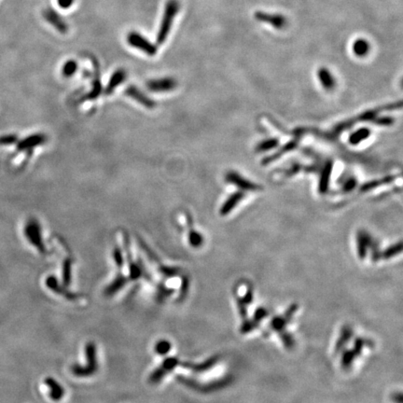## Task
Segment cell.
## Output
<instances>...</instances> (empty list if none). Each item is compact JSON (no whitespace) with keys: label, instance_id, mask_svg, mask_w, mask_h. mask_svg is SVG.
<instances>
[{"label":"cell","instance_id":"obj_12","mask_svg":"<svg viewBox=\"0 0 403 403\" xmlns=\"http://www.w3.org/2000/svg\"><path fill=\"white\" fill-rule=\"evenodd\" d=\"M332 168H334V162H332V160H328L326 162V164H324V166L321 170L320 183H318V190L321 194H327L328 186H330V176L332 173Z\"/></svg>","mask_w":403,"mask_h":403},{"label":"cell","instance_id":"obj_23","mask_svg":"<svg viewBox=\"0 0 403 403\" xmlns=\"http://www.w3.org/2000/svg\"><path fill=\"white\" fill-rule=\"evenodd\" d=\"M370 136V130L368 128H360L356 131L352 132L348 138V142L351 145H358L362 141L368 139Z\"/></svg>","mask_w":403,"mask_h":403},{"label":"cell","instance_id":"obj_24","mask_svg":"<svg viewBox=\"0 0 403 403\" xmlns=\"http://www.w3.org/2000/svg\"><path fill=\"white\" fill-rule=\"evenodd\" d=\"M352 50H353L354 56H358V57H364L368 54V52L370 50V45L368 40H366L364 38H358L353 43Z\"/></svg>","mask_w":403,"mask_h":403},{"label":"cell","instance_id":"obj_26","mask_svg":"<svg viewBox=\"0 0 403 403\" xmlns=\"http://www.w3.org/2000/svg\"><path fill=\"white\" fill-rule=\"evenodd\" d=\"M352 334H353V332H352V330H351L350 328H342V332H340V338H339V340H338L337 344H336V351H337V352H340V350L342 349V348L346 344V342H348V340L351 339Z\"/></svg>","mask_w":403,"mask_h":403},{"label":"cell","instance_id":"obj_7","mask_svg":"<svg viewBox=\"0 0 403 403\" xmlns=\"http://www.w3.org/2000/svg\"><path fill=\"white\" fill-rule=\"evenodd\" d=\"M226 181L230 184L236 185V187L240 188L241 190H246V192H257L260 190L262 187L258 185L254 182H251L248 180H246L241 174H238L234 171H230L228 174H226Z\"/></svg>","mask_w":403,"mask_h":403},{"label":"cell","instance_id":"obj_8","mask_svg":"<svg viewBox=\"0 0 403 403\" xmlns=\"http://www.w3.org/2000/svg\"><path fill=\"white\" fill-rule=\"evenodd\" d=\"M43 17L45 20L52 24L56 30L61 33L66 34L68 31V26L64 22L61 15L52 8H48L43 10Z\"/></svg>","mask_w":403,"mask_h":403},{"label":"cell","instance_id":"obj_43","mask_svg":"<svg viewBox=\"0 0 403 403\" xmlns=\"http://www.w3.org/2000/svg\"><path fill=\"white\" fill-rule=\"evenodd\" d=\"M266 316H267V311L265 310L264 308H258L255 314V321L258 322V320L264 318Z\"/></svg>","mask_w":403,"mask_h":403},{"label":"cell","instance_id":"obj_17","mask_svg":"<svg viewBox=\"0 0 403 403\" xmlns=\"http://www.w3.org/2000/svg\"><path fill=\"white\" fill-rule=\"evenodd\" d=\"M46 141V136L42 134H33L30 136L20 141L17 145V148L18 150H31L33 148L36 146H40L43 144Z\"/></svg>","mask_w":403,"mask_h":403},{"label":"cell","instance_id":"obj_20","mask_svg":"<svg viewBox=\"0 0 403 403\" xmlns=\"http://www.w3.org/2000/svg\"><path fill=\"white\" fill-rule=\"evenodd\" d=\"M218 362V356H213V358H210L209 360L202 362V363L194 364V363H190V362H186V363L183 364V366L185 368H188L190 370H194L195 372H202L208 370L209 368H212Z\"/></svg>","mask_w":403,"mask_h":403},{"label":"cell","instance_id":"obj_28","mask_svg":"<svg viewBox=\"0 0 403 403\" xmlns=\"http://www.w3.org/2000/svg\"><path fill=\"white\" fill-rule=\"evenodd\" d=\"M171 349H172V344L170 340H166V339L158 340L154 346L155 353L160 354V356L168 354Z\"/></svg>","mask_w":403,"mask_h":403},{"label":"cell","instance_id":"obj_19","mask_svg":"<svg viewBox=\"0 0 403 403\" xmlns=\"http://www.w3.org/2000/svg\"><path fill=\"white\" fill-rule=\"evenodd\" d=\"M318 78L321 85L328 90H332L335 87V80L332 72L326 68H320L318 70Z\"/></svg>","mask_w":403,"mask_h":403},{"label":"cell","instance_id":"obj_41","mask_svg":"<svg viewBox=\"0 0 403 403\" xmlns=\"http://www.w3.org/2000/svg\"><path fill=\"white\" fill-rule=\"evenodd\" d=\"M160 272L164 274V276H169V278H173L174 276H176L178 274V270L176 269V268H171V267H164V268H162L160 269Z\"/></svg>","mask_w":403,"mask_h":403},{"label":"cell","instance_id":"obj_4","mask_svg":"<svg viewBox=\"0 0 403 403\" xmlns=\"http://www.w3.org/2000/svg\"><path fill=\"white\" fill-rule=\"evenodd\" d=\"M127 42L132 47L144 52L148 56H154L158 52L156 45L148 40L144 36L138 32H131L127 36Z\"/></svg>","mask_w":403,"mask_h":403},{"label":"cell","instance_id":"obj_31","mask_svg":"<svg viewBox=\"0 0 403 403\" xmlns=\"http://www.w3.org/2000/svg\"><path fill=\"white\" fill-rule=\"evenodd\" d=\"M71 260L66 258L63 264V282L64 285L68 286L72 278V270H71Z\"/></svg>","mask_w":403,"mask_h":403},{"label":"cell","instance_id":"obj_32","mask_svg":"<svg viewBox=\"0 0 403 403\" xmlns=\"http://www.w3.org/2000/svg\"><path fill=\"white\" fill-rule=\"evenodd\" d=\"M78 70V64L76 61L74 60H70L68 62H66L64 64L63 70H62V73H63L64 76L66 78H70L73 76Z\"/></svg>","mask_w":403,"mask_h":403},{"label":"cell","instance_id":"obj_29","mask_svg":"<svg viewBox=\"0 0 403 403\" xmlns=\"http://www.w3.org/2000/svg\"><path fill=\"white\" fill-rule=\"evenodd\" d=\"M402 244L400 241L398 243L394 244L390 248H388L386 250L382 251L381 253V258H391L402 253Z\"/></svg>","mask_w":403,"mask_h":403},{"label":"cell","instance_id":"obj_22","mask_svg":"<svg viewBox=\"0 0 403 403\" xmlns=\"http://www.w3.org/2000/svg\"><path fill=\"white\" fill-rule=\"evenodd\" d=\"M126 78V73L124 70H118L116 72H114V74L112 75L110 82H108V86L106 88V94H110L112 92L115 90V88H117L120 84L124 82Z\"/></svg>","mask_w":403,"mask_h":403},{"label":"cell","instance_id":"obj_42","mask_svg":"<svg viewBox=\"0 0 403 403\" xmlns=\"http://www.w3.org/2000/svg\"><path fill=\"white\" fill-rule=\"evenodd\" d=\"M75 0H57V3L59 5V7L62 8H70L73 4H74Z\"/></svg>","mask_w":403,"mask_h":403},{"label":"cell","instance_id":"obj_37","mask_svg":"<svg viewBox=\"0 0 403 403\" xmlns=\"http://www.w3.org/2000/svg\"><path fill=\"white\" fill-rule=\"evenodd\" d=\"M280 337H281V339L283 340L286 348H292L294 346L295 342H294V339H293L292 335L288 334V332H285L283 330V332H281V334H280Z\"/></svg>","mask_w":403,"mask_h":403},{"label":"cell","instance_id":"obj_11","mask_svg":"<svg viewBox=\"0 0 403 403\" xmlns=\"http://www.w3.org/2000/svg\"><path fill=\"white\" fill-rule=\"evenodd\" d=\"M44 384L48 386L50 398L54 402H60L61 400H63L66 391L64 390L63 386L56 379L52 377H47L44 380Z\"/></svg>","mask_w":403,"mask_h":403},{"label":"cell","instance_id":"obj_15","mask_svg":"<svg viewBox=\"0 0 403 403\" xmlns=\"http://www.w3.org/2000/svg\"><path fill=\"white\" fill-rule=\"evenodd\" d=\"M46 286H47V288H48L49 290H52V292L56 293V294H59V295L63 296V297L66 298L68 300H76V294L71 293V292H68V290H66L64 288V286L60 285V284L58 283L57 279H56L54 276H49V278L46 279Z\"/></svg>","mask_w":403,"mask_h":403},{"label":"cell","instance_id":"obj_18","mask_svg":"<svg viewBox=\"0 0 403 403\" xmlns=\"http://www.w3.org/2000/svg\"><path fill=\"white\" fill-rule=\"evenodd\" d=\"M128 282V278L124 276L122 274L116 276V278L112 281V283L108 286H106V288L104 290V295L106 297H112L113 295H115L116 293H118L120 290H122L124 288V286L127 284Z\"/></svg>","mask_w":403,"mask_h":403},{"label":"cell","instance_id":"obj_34","mask_svg":"<svg viewBox=\"0 0 403 403\" xmlns=\"http://www.w3.org/2000/svg\"><path fill=\"white\" fill-rule=\"evenodd\" d=\"M143 276V270L136 262L130 260L129 262V278L131 280H138Z\"/></svg>","mask_w":403,"mask_h":403},{"label":"cell","instance_id":"obj_40","mask_svg":"<svg viewBox=\"0 0 403 403\" xmlns=\"http://www.w3.org/2000/svg\"><path fill=\"white\" fill-rule=\"evenodd\" d=\"M18 140L17 136L14 134L3 136L0 138V145H12Z\"/></svg>","mask_w":403,"mask_h":403},{"label":"cell","instance_id":"obj_14","mask_svg":"<svg viewBox=\"0 0 403 403\" xmlns=\"http://www.w3.org/2000/svg\"><path fill=\"white\" fill-rule=\"evenodd\" d=\"M126 94L128 96L134 99L136 101H138V103L143 104L148 108H153L155 106V103L153 102L152 100L148 98L144 92L139 90L138 88H136L134 86L128 87L126 89Z\"/></svg>","mask_w":403,"mask_h":403},{"label":"cell","instance_id":"obj_36","mask_svg":"<svg viewBox=\"0 0 403 403\" xmlns=\"http://www.w3.org/2000/svg\"><path fill=\"white\" fill-rule=\"evenodd\" d=\"M372 122H374L376 126H390L394 124V118L390 117V116H384V117H376L372 120Z\"/></svg>","mask_w":403,"mask_h":403},{"label":"cell","instance_id":"obj_6","mask_svg":"<svg viewBox=\"0 0 403 403\" xmlns=\"http://www.w3.org/2000/svg\"><path fill=\"white\" fill-rule=\"evenodd\" d=\"M254 18L260 22L270 24L276 29H283L288 24V20L284 15L280 14H270L262 10H257L254 14Z\"/></svg>","mask_w":403,"mask_h":403},{"label":"cell","instance_id":"obj_25","mask_svg":"<svg viewBox=\"0 0 403 403\" xmlns=\"http://www.w3.org/2000/svg\"><path fill=\"white\" fill-rule=\"evenodd\" d=\"M396 176H388L386 178H382L380 180H376L368 181L367 183L363 184L362 186V192H368L372 190L374 188H378L380 185H384V184H388L393 181L395 180Z\"/></svg>","mask_w":403,"mask_h":403},{"label":"cell","instance_id":"obj_27","mask_svg":"<svg viewBox=\"0 0 403 403\" xmlns=\"http://www.w3.org/2000/svg\"><path fill=\"white\" fill-rule=\"evenodd\" d=\"M279 144V140L276 138H268L265 139L264 141L260 142L257 145V152H269L274 148H276Z\"/></svg>","mask_w":403,"mask_h":403},{"label":"cell","instance_id":"obj_13","mask_svg":"<svg viewBox=\"0 0 403 403\" xmlns=\"http://www.w3.org/2000/svg\"><path fill=\"white\" fill-rule=\"evenodd\" d=\"M297 309H298L297 306H292L286 310L284 316H276L274 318H272L271 322V327L272 328V330H278V332H283L286 326L288 325V323L292 320L294 313L297 311Z\"/></svg>","mask_w":403,"mask_h":403},{"label":"cell","instance_id":"obj_5","mask_svg":"<svg viewBox=\"0 0 403 403\" xmlns=\"http://www.w3.org/2000/svg\"><path fill=\"white\" fill-rule=\"evenodd\" d=\"M178 365H180V360L178 358H167L164 362H162L159 368L154 370L152 374L148 377V382L156 384L164 379V377L172 372Z\"/></svg>","mask_w":403,"mask_h":403},{"label":"cell","instance_id":"obj_35","mask_svg":"<svg viewBox=\"0 0 403 403\" xmlns=\"http://www.w3.org/2000/svg\"><path fill=\"white\" fill-rule=\"evenodd\" d=\"M102 90V87H101V84H100V80L99 78L96 76L94 80V84H92V90L90 92V94L87 96L88 99H96L98 98V96L100 94Z\"/></svg>","mask_w":403,"mask_h":403},{"label":"cell","instance_id":"obj_16","mask_svg":"<svg viewBox=\"0 0 403 403\" xmlns=\"http://www.w3.org/2000/svg\"><path fill=\"white\" fill-rule=\"evenodd\" d=\"M244 197V194L243 190H239V192L230 195L228 199L225 201L222 206L220 208V215H228L234 209L236 208L237 204L242 201Z\"/></svg>","mask_w":403,"mask_h":403},{"label":"cell","instance_id":"obj_1","mask_svg":"<svg viewBox=\"0 0 403 403\" xmlns=\"http://www.w3.org/2000/svg\"><path fill=\"white\" fill-rule=\"evenodd\" d=\"M85 356H86V364L85 366L80 365H72L71 372L73 376L80 378L90 377L98 370V349L96 346L94 342H87L85 346Z\"/></svg>","mask_w":403,"mask_h":403},{"label":"cell","instance_id":"obj_33","mask_svg":"<svg viewBox=\"0 0 403 403\" xmlns=\"http://www.w3.org/2000/svg\"><path fill=\"white\" fill-rule=\"evenodd\" d=\"M356 356V354L354 352V350H348L346 351L344 354H342V367L344 368H348L352 365V363L354 360V358Z\"/></svg>","mask_w":403,"mask_h":403},{"label":"cell","instance_id":"obj_30","mask_svg":"<svg viewBox=\"0 0 403 403\" xmlns=\"http://www.w3.org/2000/svg\"><path fill=\"white\" fill-rule=\"evenodd\" d=\"M188 242L192 248H200L204 243V237L197 230H192L188 234Z\"/></svg>","mask_w":403,"mask_h":403},{"label":"cell","instance_id":"obj_2","mask_svg":"<svg viewBox=\"0 0 403 403\" xmlns=\"http://www.w3.org/2000/svg\"><path fill=\"white\" fill-rule=\"evenodd\" d=\"M180 10L178 0H168L166 4L162 19L160 21V28L157 34V43L160 45L166 42L171 28L173 26L174 18Z\"/></svg>","mask_w":403,"mask_h":403},{"label":"cell","instance_id":"obj_38","mask_svg":"<svg viewBox=\"0 0 403 403\" xmlns=\"http://www.w3.org/2000/svg\"><path fill=\"white\" fill-rule=\"evenodd\" d=\"M356 185H358V182L356 180V178H348V180L344 181V183L342 184V190L344 192H350L354 190Z\"/></svg>","mask_w":403,"mask_h":403},{"label":"cell","instance_id":"obj_21","mask_svg":"<svg viewBox=\"0 0 403 403\" xmlns=\"http://www.w3.org/2000/svg\"><path fill=\"white\" fill-rule=\"evenodd\" d=\"M298 146V140H292L290 141L288 143H286L285 146H282L280 150H278V152L274 153L270 157L265 158L264 160H262L264 164H268L272 162H274L276 160L279 159L283 154L292 152L294 148H296V146Z\"/></svg>","mask_w":403,"mask_h":403},{"label":"cell","instance_id":"obj_9","mask_svg":"<svg viewBox=\"0 0 403 403\" xmlns=\"http://www.w3.org/2000/svg\"><path fill=\"white\" fill-rule=\"evenodd\" d=\"M146 86L152 92H171L174 90L178 86L176 80L172 78H162L158 80H150Z\"/></svg>","mask_w":403,"mask_h":403},{"label":"cell","instance_id":"obj_10","mask_svg":"<svg viewBox=\"0 0 403 403\" xmlns=\"http://www.w3.org/2000/svg\"><path fill=\"white\" fill-rule=\"evenodd\" d=\"M374 244L372 238L366 230H360L356 234V248L358 255L360 258H364L367 255V251Z\"/></svg>","mask_w":403,"mask_h":403},{"label":"cell","instance_id":"obj_39","mask_svg":"<svg viewBox=\"0 0 403 403\" xmlns=\"http://www.w3.org/2000/svg\"><path fill=\"white\" fill-rule=\"evenodd\" d=\"M113 258H114V260H115V264L116 265L118 266L120 269H122V266H124V257H122V250L118 248H114V250H113Z\"/></svg>","mask_w":403,"mask_h":403},{"label":"cell","instance_id":"obj_3","mask_svg":"<svg viewBox=\"0 0 403 403\" xmlns=\"http://www.w3.org/2000/svg\"><path fill=\"white\" fill-rule=\"evenodd\" d=\"M24 234L28 238L29 243H31L32 246H34L42 254L46 253V248L42 240L40 226L36 220H30L28 222L26 226V229H24Z\"/></svg>","mask_w":403,"mask_h":403}]
</instances>
